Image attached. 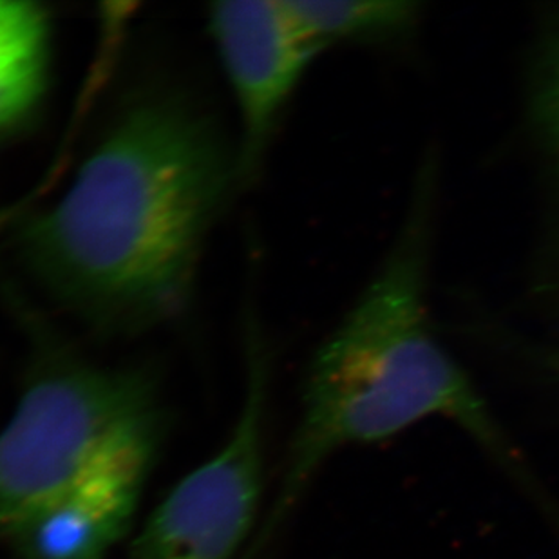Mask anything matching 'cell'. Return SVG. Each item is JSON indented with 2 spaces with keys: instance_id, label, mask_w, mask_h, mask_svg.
<instances>
[{
  "instance_id": "cell-1",
  "label": "cell",
  "mask_w": 559,
  "mask_h": 559,
  "mask_svg": "<svg viewBox=\"0 0 559 559\" xmlns=\"http://www.w3.org/2000/svg\"><path fill=\"white\" fill-rule=\"evenodd\" d=\"M239 178L238 153L173 95L129 102L68 189L29 217L16 252L57 305L104 335L181 316L201 253Z\"/></svg>"
},
{
  "instance_id": "cell-2",
  "label": "cell",
  "mask_w": 559,
  "mask_h": 559,
  "mask_svg": "<svg viewBox=\"0 0 559 559\" xmlns=\"http://www.w3.org/2000/svg\"><path fill=\"white\" fill-rule=\"evenodd\" d=\"M437 180V159L428 158L388 258L311 359L280 495L249 547V559L270 542L338 449L380 442L429 417L456 424L559 523L558 503L435 335L428 277Z\"/></svg>"
},
{
  "instance_id": "cell-3",
  "label": "cell",
  "mask_w": 559,
  "mask_h": 559,
  "mask_svg": "<svg viewBox=\"0 0 559 559\" xmlns=\"http://www.w3.org/2000/svg\"><path fill=\"white\" fill-rule=\"evenodd\" d=\"M159 424L145 371L91 365L43 341L0 431V534L8 538L120 449L159 435Z\"/></svg>"
},
{
  "instance_id": "cell-4",
  "label": "cell",
  "mask_w": 559,
  "mask_h": 559,
  "mask_svg": "<svg viewBox=\"0 0 559 559\" xmlns=\"http://www.w3.org/2000/svg\"><path fill=\"white\" fill-rule=\"evenodd\" d=\"M264 396L266 373L258 354L233 433L154 509L132 559H233L243 549L263 487Z\"/></svg>"
},
{
  "instance_id": "cell-5",
  "label": "cell",
  "mask_w": 559,
  "mask_h": 559,
  "mask_svg": "<svg viewBox=\"0 0 559 559\" xmlns=\"http://www.w3.org/2000/svg\"><path fill=\"white\" fill-rule=\"evenodd\" d=\"M209 33L239 115V178L255 175L310 63L319 57L286 0L212 4Z\"/></svg>"
},
{
  "instance_id": "cell-6",
  "label": "cell",
  "mask_w": 559,
  "mask_h": 559,
  "mask_svg": "<svg viewBox=\"0 0 559 559\" xmlns=\"http://www.w3.org/2000/svg\"><path fill=\"white\" fill-rule=\"evenodd\" d=\"M159 435L120 449L8 538L22 559H106L136 514Z\"/></svg>"
},
{
  "instance_id": "cell-7",
  "label": "cell",
  "mask_w": 559,
  "mask_h": 559,
  "mask_svg": "<svg viewBox=\"0 0 559 559\" xmlns=\"http://www.w3.org/2000/svg\"><path fill=\"white\" fill-rule=\"evenodd\" d=\"M53 69V15L33 0H0V142L37 122Z\"/></svg>"
},
{
  "instance_id": "cell-8",
  "label": "cell",
  "mask_w": 559,
  "mask_h": 559,
  "mask_svg": "<svg viewBox=\"0 0 559 559\" xmlns=\"http://www.w3.org/2000/svg\"><path fill=\"white\" fill-rule=\"evenodd\" d=\"M286 5L319 53L338 44L404 43L423 19V5L415 0H286Z\"/></svg>"
},
{
  "instance_id": "cell-9",
  "label": "cell",
  "mask_w": 559,
  "mask_h": 559,
  "mask_svg": "<svg viewBox=\"0 0 559 559\" xmlns=\"http://www.w3.org/2000/svg\"><path fill=\"white\" fill-rule=\"evenodd\" d=\"M527 122L556 203L552 250L559 258V27L539 44L531 69Z\"/></svg>"
}]
</instances>
